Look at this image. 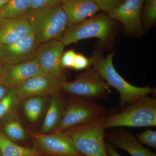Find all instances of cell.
<instances>
[{"label": "cell", "mask_w": 156, "mask_h": 156, "mask_svg": "<svg viewBox=\"0 0 156 156\" xmlns=\"http://www.w3.org/2000/svg\"><path fill=\"white\" fill-rule=\"evenodd\" d=\"M0 152L2 156H42L37 147H23L16 144L0 130Z\"/></svg>", "instance_id": "obj_18"}, {"label": "cell", "mask_w": 156, "mask_h": 156, "mask_svg": "<svg viewBox=\"0 0 156 156\" xmlns=\"http://www.w3.org/2000/svg\"><path fill=\"white\" fill-rule=\"evenodd\" d=\"M105 139L112 146L126 151L131 156H156L155 152L144 147L136 136L124 129L105 133Z\"/></svg>", "instance_id": "obj_14"}, {"label": "cell", "mask_w": 156, "mask_h": 156, "mask_svg": "<svg viewBox=\"0 0 156 156\" xmlns=\"http://www.w3.org/2000/svg\"><path fill=\"white\" fill-rule=\"evenodd\" d=\"M91 67L90 58L81 53H76L73 69L77 71L83 70Z\"/></svg>", "instance_id": "obj_26"}, {"label": "cell", "mask_w": 156, "mask_h": 156, "mask_svg": "<svg viewBox=\"0 0 156 156\" xmlns=\"http://www.w3.org/2000/svg\"><path fill=\"white\" fill-rule=\"evenodd\" d=\"M32 9V0H9L0 9V18L23 17L26 16Z\"/></svg>", "instance_id": "obj_19"}, {"label": "cell", "mask_w": 156, "mask_h": 156, "mask_svg": "<svg viewBox=\"0 0 156 156\" xmlns=\"http://www.w3.org/2000/svg\"><path fill=\"white\" fill-rule=\"evenodd\" d=\"M9 0H0V9L7 4Z\"/></svg>", "instance_id": "obj_31"}, {"label": "cell", "mask_w": 156, "mask_h": 156, "mask_svg": "<svg viewBox=\"0 0 156 156\" xmlns=\"http://www.w3.org/2000/svg\"><path fill=\"white\" fill-rule=\"evenodd\" d=\"M38 46L33 33L14 43L2 45L0 62L17 64L32 60Z\"/></svg>", "instance_id": "obj_12"}, {"label": "cell", "mask_w": 156, "mask_h": 156, "mask_svg": "<svg viewBox=\"0 0 156 156\" xmlns=\"http://www.w3.org/2000/svg\"><path fill=\"white\" fill-rule=\"evenodd\" d=\"M4 65L2 62H0V80H1V77L2 74L3 69H4Z\"/></svg>", "instance_id": "obj_32"}, {"label": "cell", "mask_w": 156, "mask_h": 156, "mask_svg": "<svg viewBox=\"0 0 156 156\" xmlns=\"http://www.w3.org/2000/svg\"><path fill=\"white\" fill-rule=\"evenodd\" d=\"M62 0H32V9L60 4Z\"/></svg>", "instance_id": "obj_28"}, {"label": "cell", "mask_w": 156, "mask_h": 156, "mask_svg": "<svg viewBox=\"0 0 156 156\" xmlns=\"http://www.w3.org/2000/svg\"><path fill=\"white\" fill-rule=\"evenodd\" d=\"M113 56L114 53H112L105 57L100 51L95 50L90 60L91 67L99 73L110 87L116 89L119 93L120 106L129 105L154 92V89L149 86L135 87L126 81L115 69Z\"/></svg>", "instance_id": "obj_1"}, {"label": "cell", "mask_w": 156, "mask_h": 156, "mask_svg": "<svg viewBox=\"0 0 156 156\" xmlns=\"http://www.w3.org/2000/svg\"><path fill=\"white\" fill-rule=\"evenodd\" d=\"M46 97L34 96L23 100V112L31 122H36L41 118L47 102Z\"/></svg>", "instance_id": "obj_20"}, {"label": "cell", "mask_w": 156, "mask_h": 156, "mask_svg": "<svg viewBox=\"0 0 156 156\" xmlns=\"http://www.w3.org/2000/svg\"><path fill=\"white\" fill-rule=\"evenodd\" d=\"M65 82L47 74L30 78L16 88L17 99L22 101L34 96H46L60 92Z\"/></svg>", "instance_id": "obj_11"}, {"label": "cell", "mask_w": 156, "mask_h": 156, "mask_svg": "<svg viewBox=\"0 0 156 156\" xmlns=\"http://www.w3.org/2000/svg\"><path fill=\"white\" fill-rule=\"evenodd\" d=\"M9 89L0 81V101L6 96Z\"/></svg>", "instance_id": "obj_30"}, {"label": "cell", "mask_w": 156, "mask_h": 156, "mask_svg": "<svg viewBox=\"0 0 156 156\" xmlns=\"http://www.w3.org/2000/svg\"><path fill=\"white\" fill-rule=\"evenodd\" d=\"M144 2V0H125L107 14L113 20L122 23L127 35L141 37L145 32L141 20Z\"/></svg>", "instance_id": "obj_9"}, {"label": "cell", "mask_w": 156, "mask_h": 156, "mask_svg": "<svg viewBox=\"0 0 156 156\" xmlns=\"http://www.w3.org/2000/svg\"><path fill=\"white\" fill-rule=\"evenodd\" d=\"M106 115L64 131L76 149L84 156H109L105 140Z\"/></svg>", "instance_id": "obj_5"}, {"label": "cell", "mask_w": 156, "mask_h": 156, "mask_svg": "<svg viewBox=\"0 0 156 156\" xmlns=\"http://www.w3.org/2000/svg\"><path fill=\"white\" fill-rule=\"evenodd\" d=\"M102 11L107 14L119 6L125 0H93Z\"/></svg>", "instance_id": "obj_25"}, {"label": "cell", "mask_w": 156, "mask_h": 156, "mask_svg": "<svg viewBox=\"0 0 156 156\" xmlns=\"http://www.w3.org/2000/svg\"><path fill=\"white\" fill-rule=\"evenodd\" d=\"M105 146L109 156H122L110 144L105 141Z\"/></svg>", "instance_id": "obj_29"}, {"label": "cell", "mask_w": 156, "mask_h": 156, "mask_svg": "<svg viewBox=\"0 0 156 156\" xmlns=\"http://www.w3.org/2000/svg\"><path fill=\"white\" fill-rule=\"evenodd\" d=\"M60 4L68 18L69 25L82 22L101 11L93 0H62Z\"/></svg>", "instance_id": "obj_16"}, {"label": "cell", "mask_w": 156, "mask_h": 156, "mask_svg": "<svg viewBox=\"0 0 156 156\" xmlns=\"http://www.w3.org/2000/svg\"><path fill=\"white\" fill-rule=\"evenodd\" d=\"M105 128L116 127H155L156 126V99L148 95L119 110L106 115Z\"/></svg>", "instance_id": "obj_3"}, {"label": "cell", "mask_w": 156, "mask_h": 156, "mask_svg": "<svg viewBox=\"0 0 156 156\" xmlns=\"http://www.w3.org/2000/svg\"><path fill=\"white\" fill-rule=\"evenodd\" d=\"M140 143L152 148L156 149V131L146 129L136 135Z\"/></svg>", "instance_id": "obj_24"}, {"label": "cell", "mask_w": 156, "mask_h": 156, "mask_svg": "<svg viewBox=\"0 0 156 156\" xmlns=\"http://www.w3.org/2000/svg\"><path fill=\"white\" fill-rule=\"evenodd\" d=\"M2 45L1 44V43H0V55H1V50H2Z\"/></svg>", "instance_id": "obj_33"}, {"label": "cell", "mask_w": 156, "mask_h": 156, "mask_svg": "<svg viewBox=\"0 0 156 156\" xmlns=\"http://www.w3.org/2000/svg\"><path fill=\"white\" fill-rule=\"evenodd\" d=\"M65 47L60 39L42 43L39 45L34 59L43 72L66 82L61 64Z\"/></svg>", "instance_id": "obj_8"}, {"label": "cell", "mask_w": 156, "mask_h": 156, "mask_svg": "<svg viewBox=\"0 0 156 156\" xmlns=\"http://www.w3.org/2000/svg\"><path fill=\"white\" fill-rule=\"evenodd\" d=\"M42 154L49 156H84L74 146L67 134L63 132L51 134L38 133L27 130Z\"/></svg>", "instance_id": "obj_10"}, {"label": "cell", "mask_w": 156, "mask_h": 156, "mask_svg": "<svg viewBox=\"0 0 156 156\" xmlns=\"http://www.w3.org/2000/svg\"><path fill=\"white\" fill-rule=\"evenodd\" d=\"M66 102L60 92L51 95L48 110L42 124V133L54 132L58 128L64 112Z\"/></svg>", "instance_id": "obj_17"}, {"label": "cell", "mask_w": 156, "mask_h": 156, "mask_svg": "<svg viewBox=\"0 0 156 156\" xmlns=\"http://www.w3.org/2000/svg\"><path fill=\"white\" fill-rule=\"evenodd\" d=\"M114 29V20L107 13H100L69 25L60 39L66 46L84 39L95 38L99 40V44L105 46L112 39Z\"/></svg>", "instance_id": "obj_4"}, {"label": "cell", "mask_w": 156, "mask_h": 156, "mask_svg": "<svg viewBox=\"0 0 156 156\" xmlns=\"http://www.w3.org/2000/svg\"><path fill=\"white\" fill-rule=\"evenodd\" d=\"M43 74L46 73L34 58L22 63L4 65L0 81L9 89L16 88L30 78Z\"/></svg>", "instance_id": "obj_13"}, {"label": "cell", "mask_w": 156, "mask_h": 156, "mask_svg": "<svg viewBox=\"0 0 156 156\" xmlns=\"http://www.w3.org/2000/svg\"><path fill=\"white\" fill-rule=\"evenodd\" d=\"M110 88L99 73L91 66L74 80L64 82L62 90L73 96L95 101L108 97L111 92Z\"/></svg>", "instance_id": "obj_7"}, {"label": "cell", "mask_w": 156, "mask_h": 156, "mask_svg": "<svg viewBox=\"0 0 156 156\" xmlns=\"http://www.w3.org/2000/svg\"><path fill=\"white\" fill-rule=\"evenodd\" d=\"M2 132L8 138L14 142L24 140L27 133L18 119L12 116L5 122Z\"/></svg>", "instance_id": "obj_21"}, {"label": "cell", "mask_w": 156, "mask_h": 156, "mask_svg": "<svg viewBox=\"0 0 156 156\" xmlns=\"http://www.w3.org/2000/svg\"><path fill=\"white\" fill-rule=\"evenodd\" d=\"M26 16L39 45L60 39L69 26L60 3L32 9Z\"/></svg>", "instance_id": "obj_2"}, {"label": "cell", "mask_w": 156, "mask_h": 156, "mask_svg": "<svg viewBox=\"0 0 156 156\" xmlns=\"http://www.w3.org/2000/svg\"><path fill=\"white\" fill-rule=\"evenodd\" d=\"M0 156H2V154H1V152H0Z\"/></svg>", "instance_id": "obj_34"}, {"label": "cell", "mask_w": 156, "mask_h": 156, "mask_svg": "<svg viewBox=\"0 0 156 156\" xmlns=\"http://www.w3.org/2000/svg\"><path fill=\"white\" fill-rule=\"evenodd\" d=\"M20 101L17 99L16 88L9 89L8 93L0 101V121L8 119L14 114Z\"/></svg>", "instance_id": "obj_22"}, {"label": "cell", "mask_w": 156, "mask_h": 156, "mask_svg": "<svg viewBox=\"0 0 156 156\" xmlns=\"http://www.w3.org/2000/svg\"><path fill=\"white\" fill-rule=\"evenodd\" d=\"M141 20L144 31L152 28L156 22V0H144Z\"/></svg>", "instance_id": "obj_23"}, {"label": "cell", "mask_w": 156, "mask_h": 156, "mask_svg": "<svg viewBox=\"0 0 156 156\" xmlns=\"http://www.w3.org/2000/svg\"><path fill=\"white\" fill-rule=\"evenodd\" d=\"M76 54L75 51L73 50L63 52L61 57V64L63 68L73 69Z\"/></svg>", "instance_id": "obj_27"}, {"label": "cell", "mask_w": 156, "mask_h": 156, "mask_svg": "<svg viewBox=\"0 0 156 156\" xmlns=\"http://www.w3.org/2000/svg\"><path fill=\"white\" fill-rule=\"evenodd\" d=\"M106 114V108L95 101L75 96L66 102L61 121L54 132H64L91 122Z\"/></svg>", "instance_id": "obj_6"}, {"label": "cell", "mask_w": 156, "mask_h": 156, "mask_svg": "<svg viewBox=\"0 0 156 156\" xmlns=\"http://www.w3.org/2000/svg\"><path fill=\"white\" fill-rule=\"evenodd\" d=\"M26 16L14 18H0V43L9 44L32 33Z\"/></svg>", "instance_id": "obj_15"}]
</instances>
